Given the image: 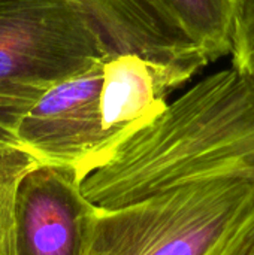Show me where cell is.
<instances>
[{
    "mask_svg": "<svg viewBox=\"0 0 254 255\" xmlns=\"http://www.w3.org/2000/svg\"><path fill=\"white\" fill-rule=\"evenodd\" d=\"M40 161L21 145H0V255H15V203L22 178Z\"/></svg>",
    "mask_w": 254,
    "mask_h": 255,
    "instance_id": "cell-9",
    "label": "cell"
},
{
    "mask_svg": "<svg viewBox=\"0 0 254 255\" xmlns=\"http://www.w3.org/2000/svg\"><path fill=\"white\" fill-rule=\"evenodd\" d=\"M232 66L254 85V0H247L240 19Z\"/></svg>",
    "mask_w": 254,
    "mask_h": 255,
    "instance_id": "cell-10",
    "label": "cell"
},
{
    "mask_svg": "<svg viewBox=\"0 0 254 255\" xmlns=\"http://www.w3.org/2000/svg\"><path fill=\"white\" fill-rule=\"evenodd\" d=\"M208 63L160 61L135 52H114L103 61L100 106L103 124L118 143L168 106V97Z\"/></svg>",
    "mask_w": 254,
    "mask_h": 255,
    "instance_id": "cell-6",
    "label": "cell"
},
{
    "mask_svg": "<svg viewBox=\"0 0 254 255\" xmlns=\"http://www.w3.org/2000/svg\"><path fill=\"white\" fill-rule=\"evenodd\" d=\"M210 61L234 54L247 0H162Z\"/></svg>",
    "mask_w": 254,
    "mask_h": 255,
    "instance_id": "cell-8",
    "label": "cell"
},
{
    "mask_svg": "<svg viewBox=\"0 0 254 255\" xmlns=\"http://www.w3.org/2000/svg\"><path fill=\"white\" fill-rule=\"evenodd\" d=\"M96 215L72 167L39 163L16 193L13 253L85 255Z\"/></svg>",
    "mask_w": 254,
    "mask_h": 255,
    "instance_id": "cell-5",
    "label": "cell"
},
{
    "mask_svg": "<svg viewBox=\"0 0 254 255\" xmlns=\"http://www.w3.org/2000/svg\"><path fill=\"white\" fill-rule=\"evenodd\" d=\"M114 54L67 0H0V97L37 99Z\"/></svg>",
    "mask_w": 254,
    "mask_h": 255,
    "instance_id": "cell-3",
    "label": "cell"
},
{
    "mask_svg": "<svg viewBox=\"0 0 254 255\" xmlns=\"http://www.w3.org/2000/svg\"><path fill=\"white\" fill-rule=\"evenodd\" d=\"M103 61L45 90L15 131L19 145L40 163L72 167L79 181L118 145L103 124Z\"/></svg>",
    "mask_w": 254,
    "mask_h": 255,
    "instance_id": "cell-4",
    "label": "cell"
},
{
    "mask_svg": "<svg viewBox=\"0 0 254 255\" xmlns=\"http://www.w3.org/2000/svg\"><path fill=\"white\" fill-rule=\"evenodd\" d=\"M84 12L114 52L160 61L211 63L162 0H67Z\"/></svg>",
    "mask_w": 254,
    "mask_h": 255,
    "instance_id": "cell-7",
    "label": "cell"
},
{
    "mask_svg": "<svg viewBox=\"0 0 254 255\" xmlns=\"http://www.w3.org/2000/svg\"><path fill=\"white\" fill-rule=\"evenodd\" d=\"M253 208L247 179L180 182L118 208H97L85 255H222Z\"/></svg>",
    "mask_w": 254,
    "mask_h": 255,
    "instance_id": "cell-2",
    "label": "cell"
},
{
    "mask_svg": "<svg viewBox=\"0 0 254 255\" xmlns=\"http://www.w3.org/2000/svg\"><path fill=\"white\" fill-rule=\"evenodd\" d=\"M210 176L254 185V85L234 66L207 75L126 136L81 188L96 208L112 209ZM222 255H254V208Z\"/></svg>",
    "mask_w": 254,
    "mask_h": 255,
    "instance_id": "cell-1",
    "label": "cell"
},
{
    "mask_svg": "<svg viewBox=\"0 0 254 255\" xmlns=\"http://www.w3.org/2000/svg\"><path fill=\"white\" fill-rule=\"evenodd\" d=\"M37 99L0 97V145H19L16 126Z\"/></svg>",
    "mask_w": 254,
    "mask_h": 255,
    "instance_id": "cell-11",
    "label": "cell"
}]
</instances>
